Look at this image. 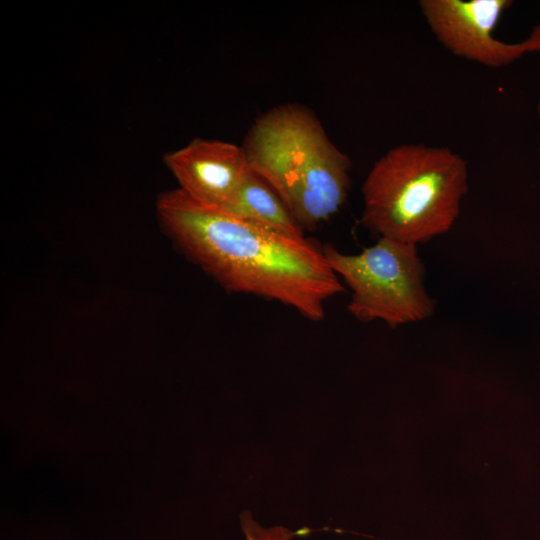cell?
Returning <instances> with one entry per match:
<instances>
[{"label": "cell", "instance_id": "4", "mask_svg": "<svg viewBox=\"0 0 540 540\" xmlns=\"http://www.w3.org/2000/svg\"><path fill=\"white\" fill-rule=\"evenodd\" d=\"M323 253L351 290L348 310L357 320L397 327L433 314L435 303L425 287V267L416 245L380 237L357 254L331 245Z\"/></svg>", "mask_w": 540, "mask_h": 540}, {"label": "cell", "instance_id": "5", "mask_svg": "<svg viewBox=\"0 0 540 540\" xmlns=\"http://www.w3.org/2000/svg\"><path fill=\"white\" fill-rule=\"evenodd\" d=\"M511 0H421L419 7L437 40L452 54L489 68L525 55L523 42L497 39L494 30Z\"/></svg>", "mask_w": 540, "mask_h": 540}, {"label": "cell", "instance_id": "10", "mask_svg": "<svg viewBox=\"0 0 540 540\" xmlns=\"http://www.w3.org/2000/svg\"><path fill=\"white\" fill-rule=\"evenodd\" d=\"M537 109H538V113H539V115H540V100H539V102H538Z\"/></svg>", "mask_w": 540, "mask_h": 540}, {"label": "cell", "instance_id": "6", "mask_svg": "<svg viewBox=\"0 0 540 540\" xmlns=\"http://www.w3.org/2000/svg\"><path fill=\"white\" fill-rule=\"evenodd\" d=\"M163 160L182 192L221 209L232 202L252 171L242 145L218 139L195 138Z\"/></svg>", "mask_w": 540, "mask_h": 540}, {"label": "cell", "instance_id": "2", "mask_svg": "<svg viewBox=\"0 0 540 540\" xmlns=\"http://www.w3.org/2000/svg\"><path fill=\"white\" fill-rule=\"evenodd\" d=\"M242 147L251 170L281 198L301 228L334 216L351 187V160L308 107L288 103L260 115Z\"/></svg>", "mask_w": 540, "mask_h": 540}, {"label": "cell", "instance_id": "1", "mask_svg": "<svg viewBox=\"0 0 540 540\" xmlns=\"http://www.w3.org/2000/svg\"><path fill=\"white\" fill-rule=\"evenodd\" d=\"M161 228L191 261L227 291L279 302L320 321L326 303L344 291L323 249L257 227L200 203L179 188L156 203Z\"/></svg>", "mask_w": 540, "mask_h": 540}, {"label": "cell", "instance_id": "3", "mask_svg": "<svg viewBox=\"0 0 540 540\" xmlns=\"http://www.w3.org/2000/svg\"><path fill=\"white\" fill-rule=\"evenodd\" d=\"M468 190L466 160L448 147L401 144L369 170L362 225L380 237L416 245L448 232Z\"/></svg>", "mask_w": 540, "mask_h": 540}, {"label": "cell", "instance_id": "8", "mask_svg": "<svg viewBox=\"0 0 540 540\" xmlns=\"http://www.w3.org/2000/svg\"><path fill=\"white\" fill-rule=\"evenodd\" d=\"M243 531L246 540H290L301 533V530L291 532L284 528H262L247 518L243 519Z\"/></svg>", "mask_w": 540, "mask_h": 540}, {"label": "cell", "instance_id": "7", "mask_svg": "<svg viewBox=\"0 0 540 540\" xmlns=\"http://www.w3.org/2000/svg\"><path fill=\"white\" fill-rule=\"evenodd\" d=\"M224 210L264 230L305 238L304 230L281 198L253 171Z\"/></svg>", "mask_w": 540, "mask_h": 540}, {"label": "cell", "instance_id": "9", "mask_svg": "<svg viewBox=\"0 0 540 540\" xmlns=\"http://www.w3.org/2000/svg\"><path fill=\"white\" fill-rule=\"evenodd\" d=\"M522 42L525 46L527 53L540 54V20L533 27L529 36L526 39H524Z\"/></svg>", "mask_w": 540, "mask_h": 540}]
</instances>
